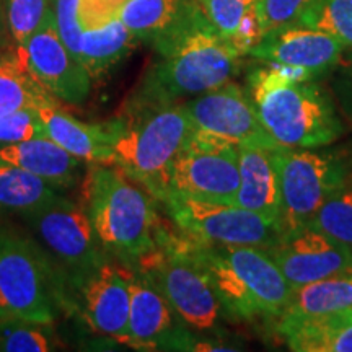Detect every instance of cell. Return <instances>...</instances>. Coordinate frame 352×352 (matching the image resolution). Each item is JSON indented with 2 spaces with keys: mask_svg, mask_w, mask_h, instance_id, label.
I'll list each match as a JSON object with an SVG mask.
<instances>
[{
  "mask_svg": "<svg viewBox=\"0 0 352 352\" xmlns=\"http://www.w3.org/2000/svg\"><path fill=\"white\" fill-rule=\"evenodd\" d=\"M344 51L331 34L296 21L264 33L248 56L294 70L303 80H318L341 63Z\"/></svg>",
  "mask_w": 352,
  "mask_h": 352,
  "instance_id": "cell-14",
  "label": "cell"
},
{
  "mask_svg": "<svg viewBox=\"0 0 352 352\" xmlns=\"http://www.w3.org/2000/svg\"><path fill=\"white\" fill-rule=\"evenodd\" d=\"M246 90L263 127L279 147H329L344 134L331 95L294 70L274 64L254 69Z\"/></svg>",
  "mask_w": 352,
  "mask_h": 352,
  "instance_id": "cell-3",
  "label": "cell"
},
{
  "mask_svg": "<svg viewBox=\"0 0 352 352\" xmlns=\"http://www.w3.org/2000/svg\"><path fill=\"white\" fill-rule=\"evenodd\" d=\"M60 199L54 184L0 158V210L23 215Z\"/></svg>",
  "mask_w": 352,
  "mask_h": 352,
  "instance_id": "cell-26",
  "label": "cell"
},
{
  "mask_svg": "<svg viewBox=\"0 0 352 352\" xmlns=\"http://www.w3.org/2000/svg\"><path fill=\"white\" fill-rule=\"evenodd\" d=\"M19 51L32 76L56 100L80 104L91 90V77L83 64L67 50L54 25L34 34Z\"/></svg>",
  "mask_w": 352,
  "mask_h": 352,
  "instance_id": "cell-15",
  "label": "cell"
},
{
  "mask_svg": "<svg viewBox=\"0 0 352 352\" xmlns=\"http://www.w3.org/2000/svg\"><path fill=\"white\" fill-rule=\"evenodd\" d=\"M80 2L82 0H54V26L57 34L77 59L83 33Z\"/></svg>",
  "mask_w": 352,
  "mask_h": 352,
  "instance_id": "cell-34",
  "label": "cell"
},
{
  "mask_svg": "<svg viewBox=\"0 0 352 352\" xmlns=\"http://www.w3.org/2000/svg\"><path fill=\"white\" fill-rule=\"evenodd\" d=\"M0 158L39 176L56 188L72 186L77 183L83 164H87L44 135L3 144L0 147Z\"/></svg>",
  "mask_w": 352,
  "mask_h": 352,
  "instance_id": "cell-20",
  "label": "cell"
},
{
  "mask_svg": "<svg viewBox=\"0 0 352 352\" xmlns=\"http://www.w3.org/2000/svg\"><path fill=\"white\" fill-rule=\"evenodd\" d=\"M39 108H23L0 116V144H13L44 135Z\"/></svg>",
  "mask_w": 352,
  "mask_h": 352,
  "instance_id": "cell-32",
  "label": "cell"
},
{
  "mask_svg": "<svg viewBox=\"0 0 352 352\" xmlns=\"http://www.w3.org/2000/svg\"><path fill=\"white\" fill-rule=\"evenodd\" d=\"M183 104L192 122V138L197 140L236 148L245 144L279 147L263 127L248 90L235 80Z\"/></svg>",
  "mask_w": 352,
  "mask_h": 352,
  "instance_id": "cell-10",
  "label": "cell"
},
{
  "mask_svg": "<svg viewBox=\"0 0 352 352\" xmlns=\"http://www.w3.org/2000/svg\"><path fill=\"white\" fill-rule=\"evenodd\" d=\"M195 0H126L120 20L138 39L158 41L178 28Z\"/></svg>",
  "mask_w": 352,
  "mask_h": 352,
  "instance_id": "cell-24",
  "label": "cell"
},
{
  "mask_svg": "<svg viewBox=\"0 0 352 352\" xmlns=\"http://www.w3.org/2000/svg\"><path fill=\"white\" fill-rule=\"evenodd\" d=\"M316 0H258V15L263 34L279 26L296 23L298 16Z\"/></svg>",
  "mask_w": 352,
  "mask_h": 352,
  "instance_id": "cell-33",
  "label": "cell"
},
{
  "mask_svg": "<svg viewBox=\"0 0 352 352\" xmlns=\"http://www.w3.org/2000/svg\"><path fill=\"white\" fill-rule=\"evenodd\" d=\"M277 148L279 147L259 144L240 145V186L235 204L279 226L280 183L276 158Z\"/></svg>",
  "mask_w": 352,
  "mask_h": 352,
  "instance_id": "cell-18",
  "label": "cell"
},
{
  "mask_svg": "<svg viewBox=\"0 0 352 352\" xmlns=\"http://www.w3.org/2000/svg\"><path fill=\"white\" fill-rule=\"evenodd\" d=\"M352 308V272L294 287L290 300L276 321L315 318Z\"/></svg>",
  "mask_w": 352,
  "mask_h": 352,
  "instance_id": "cell-22",
  "label": "cell"
},
{
  "mask_svg": "<svg viewBox=\"0 0 352 352\" xmlns=\"http://www.w3.org/2000/svg\"><path fill=\"white\" fill-rule=\"evenodd\" d=\"M8 33L15 44L54 25V0H3Z\"/></svg>",
  "mask_w": 352,
  "mask_h": 352,
  "instance_id": "cell-28",
  "label": "cell"
},
{
  "mask_svg": "<svg viewBox=\"0 0 352 352\" xmlns=\"http://www.w3.org/2000/svg\"><path fill=\"white\" fill-rule=\"evenodd\" d=\"M59 103L41 87L26 67L16 44L15 51L0 63V116L23 108H43Z\"/></svg>",
  "mask_w": 352,
  "mask_h": 352,
  "instance_id": "cell-27",
  "label": "cell"
},
{
  "mask_svg": "<svg viewBox=\"0 0 352 352\" xmlns=\"http://www.w3.org/2000/svg\"><path fill=\"white\" fill-rule=\"evenodd\" d=\"M338 96L346 114L352 120V60L342 74L341 80L338 82Z\"/></svg>",
  "mask_w": 352,
  "mask_h": 352,
  "instance_id": "cell-36",
  "label": "cell"
},
{
  "mask_svg": "<svg viewBox=\"0 0 352 352\" xmlns=\"http://www.w3.org/2000/svg\"><path fill=\"white\" fill-rule=\"evenodd\" d=\"M104 126L111 140V165L164 202L171 168L192 138V122L183 101L134 95Z\"/></svg>",
  "mask_w": 352,
  "mask_h": 352,
  "instance_id": "cell-1",
  "label": "cell"
},
{
  "mask_svg": "<svg viewBox=\"0 0 352 352\" xmlns=\"http://www.w3.org/2000/svg\"><path fill=\"white\" fill-rule=\"evenodd\" d=\"M138 38L132 34L120 19L96 28L83 30L78 47V60L91 78L109 72L134 50Z\"/></svg>",
  "mask_w": 352,
  "mask_h": 352,
  "instance_id": "cell-25",
  "label": "cell"
},
{
  "mask_svg": "<svg viewBox=\"0 0 352 352\" xmlns=\"http://www.w3.org/2000/svg\"><path fill=\"white\" fill-rule=\"evenodd\" d=\"M267 253L292 287L352 272V248L311 223L280 233Z\"/></svg>",
  "mask_w": 352,
  "mask_h": 352,
  "instance_id": "cell-13",
  "label": "cell"
},
{
  "mask_svg": "<svg viewBox=\"0 0 352 352\" xmlns=\"http://www.w3.org/2000/svg\"><path fill=\"white\" fill-rule=\"evenodd\" d=\"M297 23L331 34L344 50H352V0H316Z\"/></svg>",
  "mask_w": 352,
  "mask_h": 352,
  "instance_id": "cell-29",
  "label": "cell"
},
{
  "mask_svg": "<svg viewBox=\"0 0 352 352\" xmlns=\"http://www.w3.org/2000/svg\"><path fill=\"white\" fill-rule=\"evenodd\" d=\"M196 3L215 32L243 56L261 39L258 0H196Z\"/></svg>",
  "mask_w": 352,
  "mask_h": 352,
  "instance_id": "cell-23",
  "label": "cell"
},
{
  "mask_svg": "<svg viewBox=\"0 0 352 352\" xmlns=\"http://www.w3.org/2000/svg\"><path fill=\"white\" fill-rule=\"evenodd\" d=\"M310 223L352 248V171Z\"/></svg>",
  "mask_w": 352,
  "mask_h": 352,
  "instance_id": "cell-30",
  "label": "cell"
},
{
  "mask_svg": "<svg viewBox=\"0 0 352 352\" xmlns=\"http://www.w3.org/2000/svg\"><path fill=\"white\" fill-rule=\"evenodd\" d=\"M47 324L0 315V352H47L52 349Z\"/></svg>",
  "mask_w": 352,
  "mask_h": 352,
  "instance_id": "cell-31",
  "label": "cell"
},
{
  "mask_svg": "<svg viewBox=\"0 0 352 352\" xmlns=\"http://www.w3.org/2000/svg\"><path fill=\"white\" fill-rule=\"evenodd\" d=\"M135 267L160 290L175 314L191 328L209 331L226 315L217 292L182 233L176 235L162 226L157 248L140 259Z\"/></svg>",
  "mask_w": 352,
  "mask_h": 352,
  "instance_id": "cell-6",
  "label": "cell"
},
{
  "mask_svg": "<svg viewBox=\"0 0 352 352\" xmlns=\"http://www.w3.org/2000/svg\"><path fill=\"white\" fill-rule=\"evenodd\" d=\"M239 186V148L191 138L171 168L165 201L170 196H179L215 204H235Z\"/></svg>",
  "mask_w": 352,
  "mask_h": 352,
  "instance_id": "cell-12",
  "label": "cell"
},
{
  "mask_svg": "<svg viewBox=\"0 0 352 352\" xmlns=\"http://www.w3.org/2000/svg\"><path fill=\"white\" fill-rule=\"evenodd\" d=\"M83 201L100 245L126 266H135L157 248L162 222L153 197L118 168L94 164Z\"/></svg>",
  "mask_w": 352,
  "mask_h": 352,
  "instance_id": "cell-5",
  "label": "cell"
},
{
  "mask_svg": "<svg viewBox=\"0 0 352 352\" xmlns=\"http://www.w3.org/2000/svg\"><path fill=\"white\" fill-rule=\"evenodd\" d=\"M126 0H82L80 20L83 30L96 28L114 19H120V10Z\"/></svg>",
  "mask_w": 352,
  "mask_h": 352,
  "instance_id": "cell-35",
  "label": "cell"
},
{
  "mask_svg": "<svg viewBox=\"0 0 352 352\" xmlns=\"http://www.w3.org/2000/svg\"><path fill=\"white\" fill-rule=\"evenodd\" d=\"M188 240L228 318L235 321L277 320L294 287L267 250L250 245H204Z\"/></svg>",
  "mask_w": 352,
  "mask_h": 352,
  "instance_id": "cell-4",
  "label": "cell"
},
{
  "mask_svg": "<svg viewBox=\"0 0 352 352\" xmlns=\"http://www.w3.org/2000/svg\"><path fill=\"white\" fill-rule=\"evenodd\" d=\"M277 331L290 351L352 352V308L315 318L279 321Z\"/></svg>",
  "mask_w": 352,
  "mask_h": 352,
  "instance_id": "cell-21",
  "label": "cell"
},
{
  "mask_svg": "<svg viewBox=\"0 0 352 352\" xmlns=\"http://www.w3.org/2000/svg\"><path fill=\"white\" fill-rule=\"evenodd\" d=\"M23 219L60 267H65V277L76 287L108 261L85 208L63 197L54 204L23 214Z\"/></svg>",
  "mask_w": 352,
  "mask_h": 352,
  "instance_id": "cell-11",
  "label": "cell"
},
{
  "mask_svg": "<svg viewBox=\"0 0 352 352\" xmlns=\"http://www.w3.org/2000/svg\"><path fill=\"white\" fill-rule=\"evenodd\" d=\"M38 111L43 122L44 138L54 140L57 145L87 164L111 165V140L104 122L87 124L64 111L59 103L47 104Z\"/></svg>",
  "mask_w": 352,
  "mask_h": 352,
  "instance_id": "cell-19",
  "label": "cell"
},
{
  "mask_svg": "<svg viewBox=\"0 0 352 352\" xmlns=\"http://www.w3.org/2000/svg\"><path fill=\"white\" fill-rule=\"evenodd\" d=\"M153 47L160 60L135 95L157 101L189 100L226 85L239 76L245 57L210 26L196 0L178 28Z\"/></svg>",
  "mask_w": 352,
  "mask_h": 352,
  "instance_id": "cell-2",
  "label": "cell"
},
{
  "mask_svg": "<svg viewBox=\"0 0 352 352\" xmlns=\"http://www.w3.org/2000/svg\"><path fill=\"white\" fill-rule=\"evenodd\" d=\"M280 183V233L310 223L352 171V152L285 148L276 152Z\"/></svg>",
  "mask_w": 352,
  "mask_h": 352,
  "instance_id": "cell-8",
  "label": "cell"
},
{
  "mask_svg": "<svg viewBox=\"0 0 352 352\" xmlns=\"http://www.w3.org/2000/svg\"><path fill=\"white\" fill-rule=\"evenodd\" d=\"M15 47H16V44L15 46L12 44V36L0 38V63H2L7 56L12 54V52L15 51Z\"/></svg>",
  "mask_w": 352,
  "mask_h": 352,
  "instance_id": "cell-37",
  "label": "cell"
},
{
  "mask_svg": "<svg viewBox=\"0 0 352 352\" xmlns=\"http://www.w3.org/2000/svg\"><path fill=\"white\" fill-rule=\"evenodd\" d=\"M164 204L175 227L204 245H250L267 250L280 236L276 222L236 204H215L170 196Z\"/></svg>",
  "mask_w": 352,
  "mask_h": 352,
  "instance_id": "cell-9",
  "label": "cell"
},
{
  "mask_svg": "<svg viewBox=\"0 0 352 352\" xmlns=\"http://www.w3.org/2000/svg\"><path fill=\"white\" fill-rule=\"evenodd\" d=\"M129 266L104 261L77 285L82 315L95 333L124 344L131 308Z\"/></svg>",
  "mask_w": 352,
  "mask_h": 352,
  "instance_id": "cell-16",
  "label": "cell"
},
{
  "mask_svg": "<svg viewBox=\"0 0 352 352\" xmlns=\"http://www.w3.org/2000/svg\"><path fill=\"white\" fill-rule=\"evenodd\" d=\"M60 287L41 246L0 227V315L51 327L63 302Z\"/></svg>",
  "mask_w": 352,
  "mask_h": 352,
  "instance_id": "cell-7",
  "label": "cell"
},
{
  "mask_svg": "<svg viewBox=\"0 0 352 352\" xmlns=\"http://www.w3.org/2000/svg\"><path fill=\"white\" fill-rule=\"evenodd\" d=\"M173 308L147 277L132 271L129 324L124 344L134 349L195 351L191 334L175 327Z\"/></svg>",
  "mask_w": 352,
  "mask_h": 352,
  "instance_id": "cell-17",
  "label": "cell"
},
{
  "mask_svg": "<svg viewBox=\"0 0 352 352\" xmlns=\"http://www.w3.org/2000/svg\"><path fill=\"white\" fill-rule=\"evenodd\" d=\"M10 36L7 28V20H6V6H3V0H0V38Z\"/></svg>",
  "mask_w": 352,
  "mask_h": 352,
  "instance_id": "cell-38",
  "label": "cell"
}]
</instances>
